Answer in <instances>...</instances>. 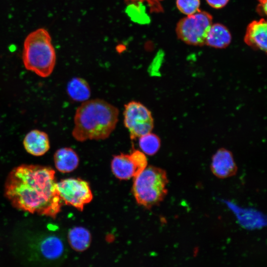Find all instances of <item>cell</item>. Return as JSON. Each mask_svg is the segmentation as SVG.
Segmentation results:
<instances>
[{"label":"cell","mask_w":267,"mask_h":267,"mask_svg":"<svg viewBox=\"0 0 267 267\" xmlns=\"http://www.w3.org/2000/svg\"><path fill=\"white\" fill-rule=\"evenodd\" d=\"M55 171L47 166L22 164L6 178L4 193L15 208L55 218L62 205Z\"/></svg>","instance_id":"obj_1"},{"label":"cell","mask_w":267,"mask_h":267,"mask_svg":"<svg viewBox=\"0 0 267 267\" xmlns=\"http://www.w3.org/2000/svg\"><path fill=\"white\" fill-rule=\"evenodd\" d=\"M119 114L116 106L103 99L84 101L75 112L72 136L80 142L105 139L115 130Z\"/></svg>","instance_id":"obj_2"},{"label":"cell","mask_w":267,"mask_h":267,"mask_svg":"<svg viewBox=\"0 0 267 267\" xmlns=\"http://www.w3.org/2000/svg\"><path fill=\"white\" fill-rule=\"evenodd\" d=\"M56 60L51 37L46 29L39 28L27 36L23 44L22 61L27 70L46 78L52 73Z\"/></svg>","instance_id":"obj_3"},{"label":"cell","mask_w":267,"mask_h":267,"mask_svg":"<svg viewBox=\"0 0 267 267\" xmlns=\"http://www.w3.org/2000/svg\"><path fill=\"white\" fill-rule=\"evenodd\" d=\"M168 183L164 170L147 166L134 178L133 191L137 203L147 208L160 203L167 194Z\"/></svg>","instance_id":"obj_4"},{"label":"cell","mask_w":267,"mask_h":267,"mask_svg":"<svg viewBox=\"0 0 267 267\" xmlns=\"http://www.w3.org/2000/svg\"><path fill=\"white\" fill-rule=\"evenodd\" d=\"M212 24V17L205 11L198 12L181 19L178 23L176 32L185 43L200 45L205 44L208 31Z\"/></svg>","instance_id":"obj_5"},{"label":"cell","mask_w":267,"mask_h":267,"mask_svg":"<svg viewBox=\"0 0 267 267\" xmlns=\"http://www.w3.org/2000/svg\"><path fill=\"white\" fill-rule=\"evenodd\" d=\"M123 116L124 126L133 140L151 132L153 129L151 112L139 102L131 101L125 104Z\"/></svg>","instance_id":"obj_6"},{"label":"cell","mask_w":267,"mask_h":267,"mask_svg":"<svg viewBox=\"0 0 267 267\" xmlns=\"http://www.w3.org/2000/svg\"><path fill=\"white\" fill-rule=\"evenodd\" d=\"M57 190L63 203L82 211L92 199L89 184L79 178H68L57 182Z\"/></svg>","instance_id":"obj_7"},{"label":"cell","mask_w":267,"mask_h":267,"mask_svg":"<svg viewBox=\"0 0 267 267\" xmlns=\"http://www.w3.org/2000/svg\"><path fill=\"white\" fill-rule=\"evenodd\" d=\"M147 166L145 154L134 149L130 154L120 153L114 156L111 164L112 173L120 179L134 178Z\"/></svg>","instance_id":"obj_8"},{"label":"cell","mask_w":267,"mask_h":267,"mask_svg":"<svg viewBox=\"0 0 267 267\" xmlns=\"http://www.w3.org/2000/svg\"><path fill=\"white\" fill-rule=\"evenodd\" d=\"M237 170L232 155L227 150L221 149L213 156L211 170L215 176L221 178H229L235 175Z\"/></svg>","instance_id":"obj_9"},{"label":"cell","mask_w":267,"mask_h":267,"mask_svg":"<svg viewBox=\"0 0 267 267\" xmlns=\"http://www.w3.org/2000/svg\"><path fill=\"white\" fill-rule=\"evenodd\" d=\"M23 144L26 151L35 156H42L50 149L48 134L39 130L28 132L24 138Z\"/></svg>","instance_id":"obj_10"},{"label":"cell","mask_w":267,"mask_h":267,"mask_svg":"<svg viewBox=\"0 0 267 267\" xmlns=\"http://www.w3.org/2000/svg\"><path fill=\"white\" fill-rule=\"evenodd\" d=\"M267 24L264 19L251 22L248 26L244 41L249 46L266 52Z\"/></svg>","instance_id":"obj_11"},{"label":"cell","mask_w":267,"mask_h":267,"mask_svg":"<svg viewBox=\"0 0 267 267\" xmlns=\"http://www.w3.org/2000/svg\"><path fill=\"white\" fill-rule=\"evenodd\" d=\"M56 168L63 173H70L76 169L79 163V158L76 151L70 147L57 149L53 155Z\"/></svg>","instance_id":"obj_12"},{"label":"cell","mask_w":267,"mask_h":267,"mask_svg":"<svg viewBox=\"0 0 267 267\" xmlns=\"http://www.w3.org/2000/svg\"><path fill=\"white\" fill-rule=\"evenodd\" d=\"M231 40L230 33L225 26L219 23L212 24L208 31L205 44L211 47L222 48L227 46Z\"/></svg>","instance_id":"obj_13"},{"label":"cell","mask_w":267,"mask_h":267,"mask_svg":"<svg viewBox=\"0 0 267 267\" xmlns=\"http://www.w3.org/2000/svg\"><path fill=\"white\" fill-rule=\"evenodd\" d=\"M39 251L44 259L54 261L59 259L63 254L64 246L59 237L55 235H48L40 242Z\"/></svg>","instance_id":"obj_14"},{"label":"cell","mask_w":267,"mask_h":267,"mask_svg":"<svg viewBox=\"0 0 267 267\" xmlns=\"http://www.w3.org/2000/svg\"><path fill=\"white\" fill-rule=\"evenodd\" d=\"M66 91L69 97L76 102L86 101L91 94L89 84L85 79L80 77H74L69 81Z\"/></svg>","instance_id":"obj_15"},{"label":"cell","mask_w":267,"mask_h":267,"mask_svg":"<svg viewBox=\"0 0 267 267\" xmlns=\"http://www.w3.org/2000/svg\"><path fill=\"white\" fill-rule=\"evenodd\" d=\"M68 239L71 247L74 250L82 252L89 247L91 236L87 229L82 227H76L70 230Z\"/></svg>","instance_id":"obj_16"},{"label":"cell","mask_w":267,"mask_h":267,"mask_svg":"<svg viewBox=\"0 0 267 267\" xmlns=\"http://www.w3.org/2000/svg\"><path fill=\"white\" fill-rule=\"evenodd\" d=\"M139 146L144 154L148 155H153L159 150L161 141L160 138L156 134L147 133L139 137Z\"/></svg>","instance_id":"obj_17"},{"label":"cell","mask_w":267,"mask_h":267,"mask_svg":"<svg viewBox=\"0 0 267 267\" xmlns=\"http://www.w3.org/2000/svg\"><path fill=\"white\" fill-rule=\"evenodd\" d=\"M127 11L128 14L133 20L143 23H146L149 21V18L142 4H129Z\"/></svg>","instance_id":"obj_18"},{"label":"cell","mask_w":267,"mask_h":267,"mask_svg":"<svg viewBox=\"0 0 267 267\" xmlns=\"http://www.w3.org/2000/svg\"><path fill=\"white\" fill-rule=\"evenodd\" d=\"M176 4L180 12L188 16L199 11L200 1V0H177Z\"/></svg>","instance_id":"obj_19"},{"label":"cell","mask_w":267,"mask_h":267,"mask_svg":"<svg viewBox=\"0 0 267 267\" xmlns=\"http://www.w3.org/2000/svg\"><path fill=\"white\" fill-rule=\"evenodd\" d=\"M125 2L129 4H142L146 2L152 11H161L162 10L161 6L159 2H155L152 0H125Z\"/></svg>","instance_id":"obj_20"},{"label":"cell","mask_w":267,"mask_h":267,"mask_svg":"<svg viewBox=\"0 0 267 267\" xmlns=\"http://www.w3.org/2000/svg\"><path fill=\"white\" fill-rule=\"evenodd\" d=\"M206 1L211 7L221 8L226 5L229 0H206Z\"/></svg>","instance_id":"obj_21"},{"label":"cell","mask_w":267,"mask_h":267,"mask_svg":"<svg viewBox=\"0 0 267 267\" xmlns=\"http://www.w3.org/2000/svg\"><path fill=\"white\" fill-rule=\"evenodd\" d=\"M260 6L259 7V11L264 14H266L267 12V0H259Z\"/></svg>","instance_id":"obj_22"},{"label":"cell","mask_w":267,"mask_h":267,"mask_svg":"<svg viewBox=\"0 0 267 267\" xmlns=\"http://www.w3.org/2000/svg\"><path fill=\"white\" fill-rule=\"evenodd\" d=\"M154 1H155V2H159L160 0H152Z\"/></svg>","instance_id":"obj_23"}]
</instances>
